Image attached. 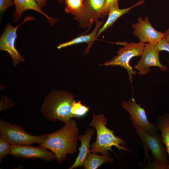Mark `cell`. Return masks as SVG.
I'll return each mask as SVG.
<instances>
[{
	"label": "cell",
	"mask_w": 169,
	"mask_h": 169,
	"mask_svg": "<svg viewBox=\"0 0 169 169\" xmlns=\"http://www.w3.org/2000/svg\"><path fill=\"white\" fill-rule=\"evenodd\" d=\"M79 130L77 123L72 118L55 132L45 134L46 139L39 146L49 149L54 154L58 163H62L68 154L78 152Z\"/></svg>",
	"instance_id": "cell-1"
},
{
	"label": "cell",
	"mask_w": 169,
	"mask_h": 169,
	"mask_svg": "<svg viewBox=\"0 0 169 169\" xmlns=\"http://www.w3.org/2000/svg\"><path fill=\"white\" fill-rule=\"evenodd\" d=\"M132 124L140 137L143 145L144 161L148 163L147 169H168V161L166 147L161 135L158 132L151 134L145 131L133 122Z\"/></svg>",
	"instance_id": "cell-2"
},
{
	"label": "cell",
	"mask_w": 169,
	"mask_h": 169,
	"mask_svg": "<svg viewBox=\"0 0 169 169\" xmlns=\"http://www.w3.org/2000/svg\"><path fill=\"white\" fill-rule=\"evenodd\" d=\"M73 95L64 91H54L45 99L41 111L44 117L52 121L65 123L74 118L71 111L75 101Z\"/></svg>",
	"instance_id": "cell-3"
},
{
	"label": "cell",
	"mask_w": 169,
	"mask_h": 169,
	"mask_svg": "<svg viewBox=\"0 0 169 169\" xmlns=\"http://www.w3.org/2000/svg\"><path fill=\"white\" fill-rule=\"evenodd\" d=\"M107 121V119L103 114L93 115L89 125L95 129L97 136L95 141L90 145V151L109 156V151L114 152L112 147L115 146L120 151L123 150L131 152L125 146V141L122 138L116 136L114 131L106 126Z\"/></svg>",
	"instance_id": "cell-4"
},
{
	"label": "cell",
	"mask_w": 169,
	"mask_h": 169,
	"mask_svg": "<svg viewBox=\"0 0 169 169\" xmlns=\"http://www.w3.org/2000/svg\"><path fill=\"white\" fill-rule=\"evenodd\" d=\"M0 137L11 145H29L42 143L46 138L45 134L34 136L26 132L24 128L17 124H13L3 120H0Z\"/></svg>",
	"instance_id": "cell-5"
},
{
	"label": "cell",
	"mask_w": 169,
	"mask_h": 169,
	"mask_svg": "<svg viewBox=\"0 0 169 169\" xmlns=\"http://www.w3.org/2000/svg\"><path fill=\"white\" fill-rule=\"evenodd\" d=\"M124 46L117 51V55L101 65L107 66H119L125 68L129 76V79L132 87V75L136 72L130 65L131 59L134 57L141 56L145 45V43L131 42L123 44Z\"/></svg>",
	"instance_id": "cell-6"
},
{
	"label": "cell",
	"mask_w": 169,
	"mask_h": 169,
	"mask_svg": "<svg viewBox=\"0 0 169 169\" xmlns=\"http://www.w3.org/2000/svg\"><path fill=\"white\" fill-rule=\"evenodd\" d=\"M35 18L28 15L23 22L18 25L14 27L10 23L5 26L0 37V50L8 52L13 60V64L15 66L20 62L25 61L24 59L20 54L15 47V42L18 37L17 31L19 27L25 22L34 20Z\"/></svg>",
	"instance_id": "cell-7"
},
{
	"label": "cell",
	"mask_w": 169,
	"mask_h": 169,
	"mask_svg": "<svg viewBox=\"0 0 169 169\" xmlns=\"http://www.w3.org/2000/svg\"><path fill=\"white\" fill-rule=\"evenodd\" d=\"M122 107L130 114V118L133 122L146 132L155 134L159 129L156 124L150 122L144 109L137 103L133 98L121 102Z\"/></svg>",
	"instance_id": "cell-8"
},
{
	"label": "cell",
	"mask_w": 169,
	"mask_h": 169,
	"mask_svg": "<svg viewBox=\"0 0 169 169\" xmlns=\"http://www.w3.org/2000/svg\"><path fill=\"white\" fill-rule=\"evenodd\" d=\"M160 52L156 44H145L141 58L134 67L139 71V75H144L148 74L151 71L150 67L152 66L158 67L162 71H168L167 67L160 62Z\"/></svg>",
	"instance_id": "cell-9"
},
{
	"label": "cell",
	"mask_w": 169,
	"mask_h": 169,
	"mask_svg": "<svg viewBox=\"0 0 169 169\" xmlns=\"http://www.w3.org/2000/svg\"><path fill=\"white\" fill-rule=\"evenodd\" d=\"M137 22L133 23V35L137 37L139 42L157 44L164 38V33L155 29L149 21V17L146 16L144 18L138 17Z\"/></svg>",
	"instance_id": "cell-10"
},
{
	"label": "cell",
	"mask_w": 169,
	"mask_h": 169,
	"mask_svg": "<svg viewBox=\"0 0 169 169\" xmlns=\"http://www.w3.org/2000/svg\"><path fill=\"white\" fill-rule=\"evenodd\" d=\"M29 145H10V154L14 157L38 158L47 161L55 159L54 154L48 149L42 146L34 147Z\"/></svg>",
	"instance_id": "cell-11"
},
{
	"label": "cell",
	"mask_w": 169,
	"mask_h": 169,
	"mask_svg": "<svg viewBox=\"0 0 169 169\" xmlns=\"http://www.w3.org/2000/svg\"><path fill=\"white\" fill-rule=\"evenodd\" d=\"M15 6V10L13 13V22H17L25 11L32 10L39 13L45 16L52 26L57 22L56 18L51 17L44 12L36 0H13Z\"/></svg>",
	"instance_id": "cell-12"
},
{
	"label": "cell",
	"mask_w": 169,
	"mask_h": 169,
	"mask_svg": "<svg viewBox=\"0 0 169 169\" xmlns=\"http://www.w3.org/2000/svg\"><path fill=\"white\" fill-rule=\"evenodd\" d=\"M94 132L95 130L93 128H88L84 134L79 136V139L80 141L81 145L78 148L79 154L75 161L70 167L69 169L79 166L81 167L83 166L87 156L90 151V141Z\"/></svg>",
	"instance_id": "cell-13"
},
{
	"label": "cell",
	"mask_w": 169,
	"mask_h": 169,
	"mask_svg": "<svg viewBox=\"0 0 169 169\" xmlns=\"http://www.w3.org/2000/svg\"><path fill=\"white\" fill-rule=\"evenodd\" d=\"M145 2V0H140L130 7L124 9L119 8V6L111 8L109 11L107 19L102 27L98 31L97 37L107 28L112 26L121 16L127 13L133 8L144 3Z\"/></svg>",
	"instance_id": "cell-14"
},
{
	"label": "cell",
	"mask_w": 169,
	"mask_h": 169,
	"mask_svg": "<svg viewBox=\"0 0 169 169\" xmlns=\"http://www.w3.org/2000/svg\"><path fill=\"white\" fill-rule=\"evenodd\" d=\"M65 12L71 13L77 19H87L90 18L87 11L85 0H65Z\"/></svg>",
	"instance_id": "cell-15"
},
{
	"label": "cell",
	"mask_w": 169,
	"mask_h": 169,
	"mask_svg": "<svg viewBox=\"0 0 169 169\" xmlns=\"http://www.w3.org/2000/svg\"><path fill=\"white\" fill-rule=\"evenodd\" d=\"M102 22L97 21L95 27L93 31L90 33L76 37L67 42L59 44L57 47L58 49L82 43H85L89 44L86 49V52L90 49L92 44L97 38L99 28L101 25Z\"/></svg>",
	"instance_id": "cell-16"
},
{
	"label": "cell",
	"mask_w": 169,
	"mask_h": 169,
	"mask_svg": "<svg viewBox=\"0 0 169 169\" xmlns=\"http://www.w3.org/2000/svg\"><path fill=\"white\" fill-rule=\"evenodd\" d=\"M113 158L110 156L105 155H99L90 151L88 154L83 166L85 169H96L103 164L113 163Z\"/></svg>",
	"instance_id": "cell-17"
},
{
	"label": "cell",
	"mask_w": 169,
	"mask_h": 169,
	"mask_svg": "<svg viewBox=\"0 0 169 169\" xmlns=\"http://www.w3.org/2000/svg\"><path fill=\"white\" fill-rule=\"evenodd\" d=\"M156 124L160 131L161 139L166 147L169 159V114L165 113L159 116ZM168 168L169 169V160Z\"/></svg>",
	"instance_id": "cell-18"
},
{
	"label": "cell",
	"mask_w": 169,
	"mask_h": 169,
	"mask_svg": "<svg viewBox=\"0 0 169 169\" xmlns=\"http://www.w3.org/2000/svg\"><path fill=\"white\" fill-rule=\"evenodd\" d=\"M105 1L106 0H85L86 9L91 18L94 17L96 19L99 16Z\"/></svg>",
	"instance_id": "cell-19"
},
{
	"label": "cell",
	"mask_w": 169,
	"mask_h": 169,
	"mask_svg": "<svg viewBox=\"0 0 169 169\" xmlns=\"http://www.w3.org/2000/svg\"><path fill=\"white\" fill-rule=\"evenodd\" d=\"M89 110V107L83 104L80 101L73 103L72 113L74 118H79L86 115Z\"/></svg>",
	"instance_id": "cell-20"
},
{
	"label": "cell",
	"mask_w": 169,
	"mask_h": 169,
	"mask_svg": "<svg viewBox=\"0 0 169 169\" xmlns=\"http://www.w3.org/2000/svg\"><path fill=\"white\" fill-rule=\"evenodd\" d=\"M119 0H106L105 4L101 10L99 17H105L108 15L110 10L113 7L119 6Z\"/></svg>",
	"instance_id": "cell-21"
},
{
	"label": "cell",
	"mask_w": 169,
	"mask_h": 169,
	"mask_svg": "<svg viewBox=\"0 0 169 169\" xmlns=\"http://www.w3.org/2000/svg\"><path fill=\"white\" fill-rule=\"evenodd\" d=\"M9 143L4 139L0 137V161L8 154H10Z\"/></svg>",
	"instance_id": "cell-22"
},
{
	"label": "cell",
	"mask_w": 169,
	"mask_h": 169,
	"mask_svg": "<svg viewBox=\"0 0 169 169\" xmlns=\"http://www.w3.org/2000/svg\"><path fill=\"white\" fill-rule=\"evenodd\" d=\"M14 5L13 0H0V13L2 14L10 7Z\"/></svg>",
	"instance_id": "cell-23"
},
{
	"label": "cell",
	"mask_w": 169,
	"mask_h": 169,
	"mask_svg": "<svg viewBox=\"0 0 169 169\" xmlns=\"http://www.w3.org/2000/svg\"><path fill=\"white\" fill-rule=\"evenodd\" d=\"M156 45L160 52L164 50L169 52V42L164 38L161 40L156 44ZM168 62L169 63V61Z\"/></svg>",
	"instance_id": "cell-24"
},
{
	"label": "cell",
	"mask_w": 169,
	"mask_h": 169,
	"mask_svg": "<svg viewBox=\"0 0 169 169\" xmlns=\"http://www.w3.org/2000/svg\"><path fill=\"white\" fill-rule=\"evenodd\" d=\"M39 6L41 8L46 6L47 0H36Z\"/></svg>",
	"instance_id": "cell-25"
},
{
	"label": "cell",
	"mask_w": 169,
	"mask_h": 169,
	"mask_svg": "<svg viewBox=\"0 0 169 169\" xmlns=\"http://www.w3.org/2000/svg\"><path fill=\"white\" fill-rule=\"evenodd\" d=\"M169 42V28L164 33V38Z\"/></svg>",
	"instance_id": "cell-26"
},
{
	"label": "cell",
	"mask_w": 169,
	"mask_h": 169,
	"mask_svg": "<svg viewBox=\"0 0 169 169\" xmlns=\"http://www.w3.org/2000/svg\"><path fill=\"white\" fill-rule=\"evenodd\" d=\"M57 1L61 3H63L64 2V0H57Z\"/></svg>",
	"instance_id": "cell-27"
}]
</instances>
